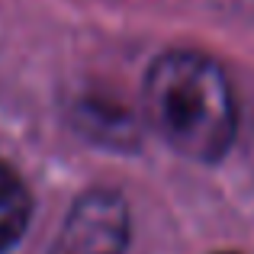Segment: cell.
<instances>
[{
	"label": "cell",
	"mask_w": 254,
	"mask_h": 254,
	"mask_svg": "<svg viewBox=\"0 0 254 254\" xmlns=\"http://www.w3.org/2000/svg\"><path fill=\"white\" fill-rule=\"evenodd\" d=\"M145 110L164 142L193 161H219L238 132L232 84L203 52H164L145 77Z\"/></svg>",
	"instance_id": "cell-1"
},
{
	"label": "cell",
	"mask_w": 254,
	"mask_h": 254,
	"mask_svg": "<svg viewBox=\"0 0 254 254\" xmlns=\"http://www.w3.org/2000/svg\"><path fill=\"white\" fill-rule=\"evenodd\" d=\"M129 206L113 190H90L71 206L52 254H126Z\"/></svg>",
	"instance_id": "cell-2"
},
{
	"label": "cell",
	"mask_w": 254,
	"mask_h": 254,
	"mask_svg": "<svg viewBox=\"0 0 254 254\" xmlns=\"http://www.w3.org/2000/svg\"><path fill=\"white\" fill-rule=\"evenodd\" d=\"M29 216H32V203L23 177L10 164L0 161V254H6L23 238Z\"/></svg>",
	"instance_id": "cell-3"
}]
</instances>
